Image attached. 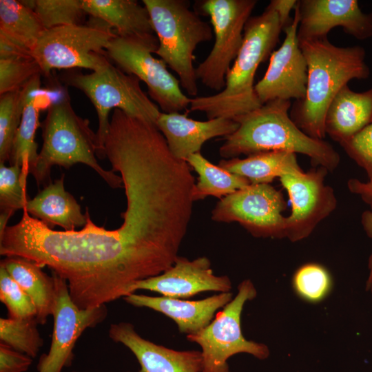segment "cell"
<instances>
[{"instance_id": "cell-1", "label": "cell", "mask_w": 372, "mask_h": 372, "mask_svg": "<svg viewBox=\"0 0 372 372\" xmlns=\"http://www.w3.org/2000/svg\"><path fill=\"white\" fill-rule=\"evenodd\" d=\"M299 45L307 60L308 81L306 95L293 103L290 117L308 136L324 140L325 116L335 96L350 81L370 76L366 52L360 45H335L327 38Z\"/></svg>"}, {"instance_id": "cell-2", "label": "cell", "mask_w": 372, "mask_h": 372, "mask_svg": "<svg viewBox=\"0 0 372 372\" xmlns=\"http://www.w3.org/2000/svg\"><path fill=\"white\" fill-rule=\"evenodd\" d=\"M291 106L290 101L273 100L234 118L238 127L224 137L220 155L230 159L270 151L299 153L309 157L315 166L335 170L340 162L339 154L328 142L302 132L290 117Z\"/></svg>"}, {"instance_id": "cell-3", "label": "cell", "mask_w": 372, "mask_h": 372, "mask_svg": "<svg viewBox=\"0 0 372 372\" xmlns=\"http://www.w3.org/2000/svg\"><path fill=\"white\" fill-rule=\"evenodd\" d=\"M283 30L277 12L269 5L247 21L241 48L226 76L225 87L210 96L191 98L189 111L204 112L208 119L234 118L262 104L254 85L259 65L270 57Z\"/></svg>"}, {"instance_id": "cell-4", "label": "cell", "mask_w": 372, "mask_h": 372, "mask_svg": "<svg viewBox=\"0 0 372 372\" xmlns=\"http://www.w3.org/2000/svg\"><path fill=\"white\" fill-rule=\"evenodd\" d=\"M41 127L43 145L31 174L39 186L45 187L52 183V166L69 169L83 163L93 169L111 187H123L121 176L99 164L96 134L90 128L88 119L75 112L68 94L50 103Z\"/></svg>"}, {"instance_id": "cell-5", "label": "cell", "mask_w": 372, "mask_h": 372, "mask_svg": "<svg viewBox=\"0 0 372 372\" xmlns=\"http://www.w3.org/2000/svg\"><path fill=\"white\" fill-rule=\"evenodd\" d=\"M158 41L155 54L178 76L180 86L192 98L198 92L194 51L213 38V29L187 0H143Z\"/></svg>"}, {"instance_id": "cell-6", "label": "cell", "mask_w": 372, "mask_h": 372, "mask_svg": "<svg viewBox=\"0 0 372 372\" xmlns=\"http://www.w3.org/2000/svg\"><path fill=\"white\" fill-rule=\"evenodd\" d=\"M65 83L82 91L93 104L99 118L96 132L99 158L105 157L104 142L110 126L109 114L119 109L127 114L156 124L161 113L158 106L142 90L141 81L110 61L89 74L72 72L64 76Z\"/></svg>"}, {"instance_id": "cell-7", "label": "cell", "mask_w": 372, "mask_h": 372, "mask_svg": "<svg viewBox=\"0 0 372 372\" xmlns=\"http://www.w3.org/2000/svg\"><path fill=\"white\" fill-rule=\"evenodd\" d=\"M90 19L85 24L56 27L43 32L31 52L42 74L48 76L55 69L95 71L110 61L105 49L117 35L104 21Z\"/></svg>"}, {"instance_id": "cell-8", "label": "cell", "mask_w": 372, "mask_h": 372, "mask_svg": "<svg viewBox=\"0 0 372 372\" xmlns=\"http://www.w3.org/2000/svg\"><path fill=\"white\" fill-rule=\"evenodd\" d=\"M158 47L155 34L116 36L105 50L116 67L146 84L148 94L163 112H180L189 107L191 98L181 90L179 79L168 71L165 63L153 56Z\"/></svg>"}, {"instance_id": "cell-9", "label": "cell", "mask_w": 372, "mask_h": 372, "mask_svg": "<svg viewBox=\"0 0 372 372\" xmlns=\"http://www.w3.org/2000/svg\"><path fill=\"white\" fill-rule=\"evenodd\" d=\"M253 282L244 280L238 286V293L204 329L187 335L189 342L201 348L202 372H231L227 360L238 353H248L259 360L269 355L268 347L247 340L242 331L241 315L245 303L256 297Z\"/></svg>"}, {"instance_id": "cell-10", "label": "cell", "mask_w": 372, "mask_h": 372, "mask_svg": "<svg viewBox=\"0 0 372 372\" xmlns=\"http://www.w3.org/2000/svg\"><path fill=\"white\" fill-rule=\"evenodd\" d=\"M256 0H204L196 11L208 16L215 41L208 56L196 68V74L205 86L223 90L226 76L241 48L244 28Z\"/></svg>"}, {"instance_id": "cell-11", "label": "cell", "mask_w": 372, "mask_h": 372, "mask_svg": "<svg viewBox=\"0 0 372 372\" xmlns=\"http://www.w3.org/2000/svg\"><path fill=\"white\" fill-rule=\"evenodd\" d=\"M282 194L270 184H250L222 198L211 212L216 222H236L252 236H285L286 208Z\"/></svg>"}, {"instance_id": "cell-12", "label": "cell", "mask_w": 372, "mask_h": 372, "mask_svg": "<svg viewBox=\"0 0 372 372\" xmlns=\"http://www.w3.org/2000/svg\"><path fill=\"white\" fill-rule=\"evenodd\" d=\"M52 276L54 280L53 332L49 352L39 361V372H61L63 367L70 366L78 338L86 329L96 326L107 315L105 304L89 309L79 308L70 296L66 280L54 272Z\"/></svg>"}, {"instance_id": "cell-13", "label": "cell", "mask_w": 372, "mask_h": 372, "mask_svg": "<svg viewBox=\"0 0 372 372\" xmlns=\"http://www.w3.org/2000/svg\"><path fill=\"white\" fill-rule=\"evenodd\" d=\"M328 172L319 167L297 176L279 178L291 203V212L286 216L285 236L290 241L307 238L335 209L337 198L334 191L325 184Z\"/></svg>"}, {"instance_id": "cell-14", "label": "cell", "mask_w": 372, "mask_h": 372, "mask_svg": "<svg viewBox=\"0 0 372 372\" xmlns=\"http://www.w3.org/2000/svg\"><path fill=\"white\" fill-rule=\"evenodd\" d=\"M299 21L297 2L293 21L284 30L285 38L281 46L272 52L264 76L255 85L261 104L276 99L299 101L306 95L308 69L297 38Z\"/></svg>"}, {"instance_id": "cell-15", "label": "cell", "mask_w": 372, "mask_h": 372, "mask_svg": "<svg viewBox=\"0 0 372 372\" xmlns=\"http://www.w3.org/2000/svg\"><path fill=\"white\" fill-rule=\"evenodd\" d=\"M298 43L327 38L335 27L359 40L372 37V12L362 11L357 0L298 1Z\"/></svg>"}, {"instance_id": "cell-16", "label": "cell", "mask_w": 372, "mask_h": 372, "mask_svg": "<svg viewBox=\"0 0 372 372\" xmlns=\"http://www.w3.org/2000/svg\"><path fill=\"white\" fill-rule=\"evenodd\" d=\"M227 276H216L209 259L205 256L192 260L178 256L174 265L162 273L134 284L132 293L148 290L172 298H188L205 291L230 292Z\"/></svg>"}, {"instance_id": "cell-17", "label": "cell", "mask_w": 372, "mask_h": 372, "mask_svg": "<svg viewBox=\"0 0 372 372\" xmlns=\"http://www.w3.org/2000/svg\"><path fill=\"white\" fill-rule=\"evenodd\" d=\"M109 337L127 347L135 355L138 372H202L201 351H177L141 337L130 322L112 324Z\"/></svg>"}, {"instance_id": "cell-18", "label": "cell", "mask_w": 372, "mask_h": 372, "mask_svg": "<svg viewBox=\"0 0 372 372\" xmlns=\"http://www.w3.org/2000/svg\"><path fill=\"white\" fill-rule=\"evenodd\" d=\"M156 125L166 139L172 154L185 161L190 155L200 152L207 141L225 137L238 127L234 119L219 117L199 121L180 112H161Z\"/></svg>"}, {"instance_id": "cell-19", "label": "cell", "mask_w": 372, "mask_h": 372, "mask_svg": "<svg viewBox=\"0 0 372 372\" xmlns=\"http://www.w3.org/2000/svg\"><path fill=\"white\" fill-rule=\"evenodd\" d=\"M230 292L219 293L198 300H187L165 296H149L132 293L123 298L130 304L146 307L172 319L178 331L187 335L198 333L213 320L220 309L233 299Z\"/></svg>"}, {"instance_id": "cell-20", "label": "cell", "mask_w": 372, "mask_h": 372, "mask_svg": "<svg viewBox=\"0 0 372 372\" xmlns=\"http://www.w3.org/2000/svg\"><path fill=\"white\" fill-rule=\"evenodd\" d=\"M372 123V87L357 92L344 85L329 105L325 132L342 145Z\"/></svg>"}, {"instance_id": "cell-21", "label": "cell", "mask_w": 372, "mask_h": 372, "mask_svg": "<svg viewBox=\"0 0 372 372\" xmlns=\"http://www.w3.org/2000/svg\"><path fill=\"white\" fill-rule=\"evenodd\" d=\"M25 209L33 218L52 228L74 231L84 227L87 217L81 206L64 187V175L43 187L33 198L28 200Z\"/></svg>"}, {"instance_id": "cell-22", "label": "cell", "mask_w": 372, "mask_h": 372, "mask_svg": "<svg viewBox=\"0 0 372 372\" xmlns=\"http://www.w3.org/2000/svg\"><path fill=\"white\" fill-rule=\"evenodd\" d=\"M83 8L92 18L106 23L117 36L155 34L149 12L134 0H82Z\"/></svg>"}, {"instance_id": "cell-23", "label": "cell", "mask_w": 372, "mask_h": 372, "mask_svg": "<svg viewBox=\"0 0 372 372\" xmlns=\"http://www.w3.org/2000/svg\"><path fill=\"white\" fill-rule=\"evenodd\" d=\"M218 165L247 178L251 184H269L276 178L297 176L304 172L296 154L282 151L256 153L245 158L223 159Z\"/></svg>"}, {"instance_id": "cell-24", "label": "cell", "mask_w": 372, "mask_h": 372, "mask_svg": "<svg viewBox=\"0 0 372 372\" xmlns=\"http://www.w3.org/2000/svg\"><path fill=\"white\" fill-rule=\"evenodd\" d=\"M10 276L33 301L38 324H44L52 315L54 300V280L37 262L20 256L6 257L1 261Z\"/></svg>"}, {"instance_id": "cell-25", "label": "cell", "mask_w": 372, "mask_h": 372, "mask_svg": "<svg viewBox=\"0 0 372 372\" xmlns=\"http://www.w3.org/2000/svg\"><path fill=\"white\" fill-rule=\"evenodd\" d=\"M40 91L34 93L26 103L8 161L10 165L21 167L22 174L27 176L32 173L39 158L35 136L39 126V112L51 103L49 96Z\"/></svg>"}, {"instance_id": "cell-26", "label": "cell", "mask_w": 372, "mask_h": 372, "mask_svg": "<svg viewBox=\"0 0 372 372\" xmlns=\"http://www.w3.org/2000/svg\"><path fill=\"white\" fill-rule=\"evenodd\" d=\"M45 30L34 11L21 1L0 0V37L31 52Z\"/></svg>"}, {"instance_id": "cell-27", "label": "cell", "mask_w": 372, "mask_h": 372, "mask_svg": "<svg viewBox=\"0 0 372 372\" xmlns=\"http://www.w3.org/2000/svg\"><path fill=\"white\" fill-rule=\"evenodd\" d=\"M185 161L198 174L193 191L194 201L207 196L221 199L251 184L247 178L213 164L200 152L190 155Z\"/></svg>"}, {"instance_id": "cell-28", "label": "cell", "mask_w": 372, "mask_h": 372, "mask_svg": "<svg viewBox=\"0 0 372 372\" xmlns=\"http://www.w3.org/2000/svg\"><path fill=\"white\" fill-rule=\"evenodd\" d=\"M41 76L22 87L0 95V163L9 161L13 141L30 97L41 90Z\"/></svg>"}, {"instance_id": "cell-29", "label": "cell", "mask_w": 372, "mask_h": 372, "mask_svg": "<svg viewBox=\"0 0 372 372\" xmlns=\"http://www.w3.org/2000/svg\"><path fill=\"white\" fill-rule=\"evenodd\" d=\"M26 179L19 165L6 166L0 163V236L6 228L11 216L24 209L28 201Z\"/></svg>"}, {"instance_id": "cell-30", "label": "cell", "mask_w": 372, "mask_h": 372, "mask_svg": "<svg viewBox=\"0 0 372 372\" xmlns=\"http://www.w3.org/2000/svg\"><path fill=\"white\" fill-rule=\"evenodd\" d=\"M21 1L34 11L45 30L83 24V19L86 14L83 8L82 0Z\"/></svg>"}, {"instance_id": "cell-31", "label": "cell", "mask_w": 372, "mask_h": 372, "mask_svg": "<svg viewBox=\"0 0 372 372\" xmlns=\"http://www.w3.org/2000/svg\"><path fill=\"white\" fill-rule=\"evenodd\" d=\"M37 324L36 318H0L1 343L35 358L43 343Z\"/></svg>"}, {"instance_id": "cell-32", "label": "cell", "mask_w": 372, "mask_h": 372, "mask_svg": "<svg viewBox=\"0 0 372 372\" xmlns=\"http://www.w3.org/2000/svg\"><path fill=\"white\" fill-rule=\"evenodd\" d=\"M292 283L296 293L311 302L323 300L332 286L328 271L316 263L305 264L298 268L293 275Z\"/></svg>"}, {"instance_id": "cell-33", "label": "cell", "mask_w": 372, "mask_h": 372, "mask_svg": "<svg viewBox=\"0 0 372 372\" xmlns=\"http://www.w3.org/2000/svg\"><path fill=\"white\" fill-rule=\"evenodd\" d=\"M38 74L41 70L32 55L0 59V95L22 87Z\"/></svg>"}, {"instance_id": "cell-34", "label": "cell", "mask_w": 372, "mask_h": 372, "mask_svg": "<svg viewBox=\"0 0 372 372\" xmlns=\"http://www.w3.org/2000/svg\"><path fill=\"white\" fill-rule=\"evenodd\" d=\"M0 300L6 305L10 318H36L37 309L33 301L1 265Z\"/></svg>"}, {"instance_id": "cell-35", "label": "cell", "mask_w": 372, "mask_h": 372, "mask_svg": "<svg viewBox=\"0 0 372 372\" xmlns=\"http://www.w3.org/2000/svg\"><path fill=\"white\" fill-rule=\"evenodd\" d=\"M346 154L372 179V123L340 145Z\"/></svg>"}, {"instance_id": "cell-36", "label": "cell", "mask_w": 372, "mask_h": 372, "mask_svg": "<svg viewBox=\"0 0 372 372\" xmlns=\"http://www.w3.org/2000/svg\"><path fill=\"white\" fill-rule=\"evenodd\" d=\"M32 362L31 357L0 344V372H25Z\"/></svg>"}, {"instance_id": "cell-37", "label": "cell", "mask_w": 372, "mask_h": 372, "mask_svg": "<svg viewBox=\"0 0 372 372\" xmlns=\"http://www.w3.org/2000/svg\"><path fill=\"white\" fill-rule=\"evenodd\" d=\"M296 0H271L269 6L273 8L278 13L280 21L285 30L292 22L293 18L290 17L291 10L296 7Z\"/></svg>"}, {"instance_id": "cell-38", "label": "cell", "mask_w": 372, "mask_h": 372, "mask_svg": "<svg viewBox=\"0 0 372 372\" xmlns=\"http://www.w3.org/2000/svg\"><path fill=\"white\" fill-rule=\"evenodd\" d=\"M349 190L360 197L370 206H372V179L367 182H362L355 178L349 179L347 182Z\"/></svg>"}, {"instance_id": "cell-39", "label": "cell", "mask_w": 372, "mask_h": 372, "mask_svg": "<svg viewBox=\"0 0 372 372\" xmlns=\"http://www.w3.org/2000/svg\"><path fill=\"white\" fill-rule=\"evenodd\" d=\"M361 224L366 235L372 238V206L369 210H366L362 214ZM368 269L369 271L368 279H370L372 277V251L368 260Z\"/></svg>"}, {"instance_id": "cell-40", "label": "cell", "mask_w": 372, "mask_h": 372, "mask_svg": "<svg viewBox=\"0 0 372 372\" xmlns=\"http://www.w3.org/2000/svg\"><path fill=\"white\" fill-rule=\"evenodd\" d=\"M366 289L370 291L372 296V277L366 280Z\"/></svg>"}, {"instance_id": "cell-41", "label": "cell", "mask_w": 372, "mask_h": 372, "mask_svg": "<svg viewBox=\"0 0 372 372\" xmlns=\"http://www.w3.org/2000/svg\"><path fill=\"white\" fill-rule=\"evenodd\" d=\"M72 372H77V371H72ZM129 372V371H128Z\"/></svg>"}]
</instances>
